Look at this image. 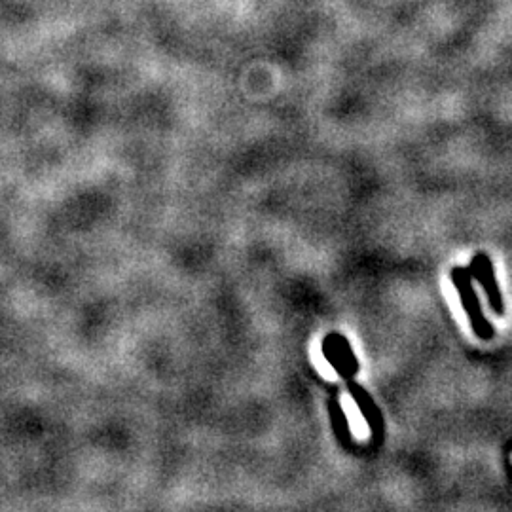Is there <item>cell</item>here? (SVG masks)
Returning a JSON list of instances; mask_svg holds the SVG:
<instances>
[{
	"instance_id": "obj_3",
	"label": "cell",
	"mask_w": 512,
	"mask_h": 512,
	"mask_svg": "<svg viewBox=\"0 0 512 512\" xmlns=\"http://www.w3.org/2000/svg\"><path fill=\"white\" fill-rule=\"evenodd\" d=\"M342 378H346L349 393H351V397L355 399V403L359 406V410L363 412V416H365L366 421L370 423L372 431H374L376 435H380V433H382V416H380V410L376 408V404L372 401V397L366 393L365 389H363L361 385H357L353 380H351V374H349V372L348 374H344Z\"/></svg>"
},
{
	"instance_id": "obj_2",
	"label": "cell",
	"mask_w": 512,
	"mask_h": 512,
	"mask_svg": "<svg viewBox=\"0 0 512 512\" xmlns=\"http://www.w3.org/2000/svg\"><path fill=\"white\" fill-rule=\"evenodd\" d=\"M471 274L473 279L482 283V289L488 296V302H490V308L497 313V315H503L505 313V306H503V296L499 291V285H497V277H495L494 262L490 260V256L486 253H476L471 260Z\"/></svg>"
},
{
	"instance_id": "obj_4",
	"label": "cell",
	"mask_w": 512,
	"mask_h": 512,
	"mask_svg": "<svg viewBox=\"0 0 512 512\" xmlns=\"http://www.w3.org/2000/svg\"><path fill=\"white\" fill-rule=\"evenodd\" d=\"M329 412H330V420H332V425H334V431H336V435H338V439H348L349 437V425L348 420H346V414H344V410H342V406L338 404V401H330L329 403Z\"/></svg>"
},
{
	"instance_id": "obj_1",
	"label": "cell",
	"mask_w": 512,
	"mask_h": 512,
	"mask_svg": "<svg viewBox=\"0 0 512 512\" xmlns=\"http://www.w3.org/2000/svg\"><path fill=\"white\" fill-rule=\"evenodd\" d=\"M452 281H454V287L458 291L461 306L465 308L467 315H469V321H471V327L475 330L476 336L482 338V340H492L495 336V329L490 325V321L482 315V306H480L478 294H476L475 287H473L471 268L456 266L452 270Z\"/></svg>"
}]
</instances>
